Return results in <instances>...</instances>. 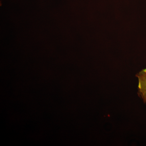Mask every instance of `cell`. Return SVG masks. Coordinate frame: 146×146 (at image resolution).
Segmentation results:
<instances>
[{"label": "cell", "mask_w": 146, "mask_h": 146, "mask_svg": "<svg viewBox=\"0 0 146 146\" xmlns=\"http://www.w3.org/2000/svg\"><path fill=\"white\" fill-rule=\"evenodd\" d=\"M138 79V90L139 94L146 103V69L142 70L136 75Z\"/></svg>", "instance_id": "1"}]
</instances>
